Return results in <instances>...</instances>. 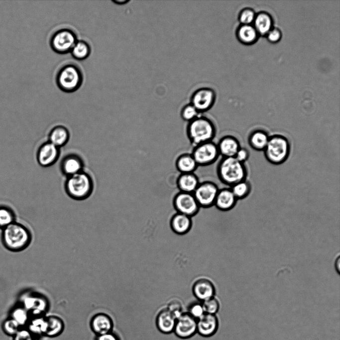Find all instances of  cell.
Returning <instances> with one entry per match:
<instances>
[{
    "mask_svg": "<svg viewBox=\"0 0 340 340\" xmlns=\"http://www.w3.org/2000/svg\"><path fill=\"white\" fill-rule=\"evenodd\" d=\"M1 240L8 250L18 252L25 249L31 243L32 236L24 225L15 221L2 229Z\"/></svg>",
    "mask_w": 340,
    "mask_h": 340,
    "instance_id": "1",
    "label": "cell"
},
{
    "mask_svg": "<svg viewBox=\"0 0 340 340\" xmlns=\"http://www.w3.org/2000/svg\"><path fill=\"white\" fill-rule=\"evenodd\" d=\"M186 132L193 147L200 144L213 141L216 133L214 123L209 118L199 115L188 122Z\"/></svg>",
    "mask_w": 340,
    "mask_h": 340,
    "instance_id": "2",
    "label": "cell"
},
{
    "mask_svg": "<svg viewBox=\"0 0 340 340\" xmlns=\"http://www.w3.org/2000/svg\"><path fill=\"white\" fill-rule=\"evenodd\" d=\"M217 173L221 182L229 187L245 180L247 175L244 163L234 157H222L217 165Z\"/></svg>",
    "mask_w": 340,
    "mask_h": 340,
    "instance_id": "3",
    "label": "cell"
},
{
    "mask_svg": "<svg viewBox=\"0 0 340 340\" xmlns=\"http://www.w3.org/2000/svg\"><path fill=\"white\" fill-rule=\"evenodd\" d=\"M93 188L91 177L83 171L68 177L65 183V190L72 198L81 200L87 198Z\"/></svg>",
    "mask_w": 340,
    "mask_h": 340,
    "instance_id": "4",
    "label": "cell"
},
{
    "mask_svg": "<svg viewBox=\"0 0 340 340\" xmlns=\"http://www.w3.org/2000/svg\"><path fill=\"white\" fill-rule=\"evenodd\" d=\"M290 151L288 139L280 134L269 137L267 144L263 150L266 159L273 164L283 163L288 158Z\"/></svg>",
    "mask_w": 340,
    "mask_h": 340,
    "instance_id": "5",
    "label": "cell"
},
{
    "mask_svg": "<svg viewBox=\"0 0 340 340\" xmlns=\"http://www.w3.org/2000/svg\"><path fill=\"white\" fill-rule=\"evenodd\" d=\"M82 75L79 69L75 65H67L62 68L57 76V82L63 91L72 92L79 87Z\"/></svg>",
    "mask_w": 340,
    "mask_h": 340,
    "instance_id": "6",
    "label": "cell"
},
{
    "mask_svg": "<svg viewBox=\"0 0 340 340\" xmlns=\"http://www.w3.org/2000/svg\"><path fill=\"white\" fill-rule=\"evenodd\" d=\"M191 154L198 166L210 165L215 163L220 156L217 145L213 141L194 147Z\"/></svg>",
    "mask_w": 340,
    "mask_h": 340,
    "instance_id": "7",
    "label": "cell"
},
{
    "mask_svg": "<svg viewBox=\"0 0 340 340\" xmlns=\"http://www.w3.org/2000/svg\"><path fill=\"white\" fill-rule=\"evenodd\" d=\"M48 304L47 299L38 293L28 292L21 296L20 305L28 311L30 316L44 315Z\"/></svg>",
    "mask_w": 340,
    "mask_h": 340,
    "instance_id": "8",
    "label": "cell"
},
{
    "mask_svg": "<svg viewBox=\"0 0 340 340\" xmlns=\"http://www.w3.org/2000/svg\"><path fill=\"white\" fill-rule=\"evenodd\" d=\"M219 190L215 183L205 181L200 182L193 195L201 208H209L214 206Z\"/></svg>",
    "mask_w": 340,
    "mask_h": 340,
    "instance_id": "9",
    "label": "cell"
},
{
    "mask_svg": "<svg viewBox=\"0 0 340 340\" xmlns=\"http://www.w3.org/2000/svg\"><path fill=\"white\" fill-rule=\"evenodd\" d=\"M173 206L177 213L190 217L197 214L200 208L193 194L182 192L174 196Z\"/></svg>",
    "mask_w": 340,
    "mask_h": 340,
    "instance_id": "10",
    "label": "cell"
},
{
    "mask_svg": "<svg viewBox=\"0 0 340 340\" xmlns=\"http://www.w3.org/2000/svg\"><path fill=\"white\" fill-rule=\"evenodd\" d=\"M216 100L215 91L209 88H202L196 90L191 97L192 104L201 113L209 110Z\"/></svg>",
    "mask_w": 340,
    "mask_h": 340,
    "instance_id": "11",
    "label": "cell"
},
{
    "mask_svg": "<svg viewBox=\"0 0 340 340\" xmlns=\"http://www.w3.org/2000/svg\"><path fill=\"white\" fill-rule=\"evenodd\" d=\"M76 42V37L73 32L67 29H63L57 31L52 36L51 44L55 51L64 53L71 51Z\"/></svg>",
    "mask_w": 340,
    "mask_h": 340,
    "instance_id": "12",
    "label": "cell"
},
{
    "mask_svg": "<svg viewBox=\"0 0 340 340\" xmlns=\"http://www.w3.org/2000/svg\"><path fill=\"white\" fill-rule=\"evenodd\" d=\"M197 319L188 312H184L176 319L173 332L180 338H190L197 333Z\"/></svg>",
    "mask_w": 340,
    "mask_h": 340,
    "instance_id": "13",
    "label": "cell"
},
{
    "mask_svg": "<svg viewBox=\"0 0 340 340\" xmlns=\"http://www.w3.org/2000/svg\"><path fill=\"white\" fill-rule=\"evenodd\" d=\"M59 148L49 141L42 144L37 154V159L40 165L49 166L54 164L59 157Z\"/></svg>",
    "mask_w": 340,
    "mask_h": 340,
    "instance_id": "14",
    "label": "cell"
},
{
    "mask_svg": "<svg viewBox=\"0 0 340 340\" xmlns=\"http://www.w3.org/2000/svg\"><path fill=\"white\" fill-rule=\"evenodd\" d=\"M219 327V320L216 315L205 313L197 320V332L204 337L214 335Z\"/></svg>",
    "mask_w": 340,
    "mask_h": 340,
    "instance_id": "15",
    "label": "cell"
},
{
    "mask_svg": "<svg viewBox=\"0 0 340 340\" xmlns=\"http://www.w3.org/2000/svg\"><path fill=\"white\" fill-rule=\"evenodd\" d=\"M90 326L93 332L99 336L111 332L113 328V322L107 314L99 313L92 318Z\"/></svg>",
    "mask_w": 340,
    "mask_h": 340,
    "instance_id": "16",
    "label": "cell"
},
{
    "mask_svg": "<svg viewBox=\"0 0 340 340\" xmlns=\"http://www.w3.org/2000/svg\"><path fill=\"white\" fill-rule=\"evenodd\" d=\"M237 201L230 188H222L218 191L214 206L220 211L228 212L234 207Z\"/></svg>",
    "mask_w": 340,
    "mask_h": 340,
    "instance_id": "17",
    "label": "cell"
},
{
    "mask_svg": "<svg viewBox=\"0 0 340 340\" xmlns=\"http://www.w3.org/2000/svg\"><path fill=\"white\" fill-rule=\"evenodd\" d=\"M196 298L200 302L214 297L215 289L212 283L208 279L201 278L197 280L192 288Z\"/></svg>",
    "mask_w": 340,
    "mask_h": 340,
    "instance_id": "18",
    "label": "cell"
},
{
    "mask_svg": "<svg viewBox=\"0 0 340 340\" xmlns=\"http://www.w3.org/2000/svg\"><path fill=\"white\" fill-rule=\"evenodd\" d=\"M217 145L220 155L222 157H234L241 147L237 139L229 135L223 136Z\"/></svg>",
    "mask_w": 340,
    "mask_h": 340,
    "instance_id": "19",
    "label": "cell"
},
{
    "mask_svg": "<svg viewBox=\"0 0 340 340\" xmlns=\"http://www.w3.org/2000/svg\"><path fill=\"white\" fill-rule=\"evenodd\" d=\"M176 319L166 308L162 309L156 318V325L160 332L170 334L174 331Z\"/></svg>",
    "mask_w": 340,
    "mask_h": 340,
    "instance_id": "20",
    "label": "cell"
},
{
    "mask_svg": "<svg viewBox=\"0 0 340 340\" xmlns=\"http://www.w3.org/2000/svg\"><path fill=\"white\" fill-rule=\"evenodd\" d=\"M83 162L81 158L75 154L66 156L62 160L61 168L63 173L68 177L83 171Z\"/></svg>",
    "mask_w": 340,
    "mask_h": 340,
    "instance_id": "21",
    "label": "cell"
},
{
    "mask_svg": "<svg viewBox=\"0 0 340 340\" xmlns=\"http://www.w3.org/2000/svg\"><path fill=\"white\" fill-rule=\"evenodd\" d=\"M200 183L199 178L194 173L180 174L177 180L179 192L193 194Z\"/></svg>",
    "mask_w": 340,
    "mask_h": 340,
    "instance_id": "22",
    "label": "cell"
},
{
    "mask_svg": "<svg viewBox=\"0 0 340 340\" xmlns=\"http://www.w3.org/2000/svg\"><path fill=\"white\" fill-rule=\"evenodd\" d=\"M191 217L179 213H175L170 220L172 230L177 234H184L190 229Z\"/></svg>",
    "mask_w": 340,
    "mask_h": 340,
    "instance_id": "23",
    "label": "cell"
},
{
    "mask_svg": "<svg viewBox=\"0 0 340 340\" xmlns=\"http://www.w3.org/2000/svg\"><path fill=\"white\" fill-rule=\"evenodd\" d=\"M175 166L180 174L194 173L198 167L191 153H183L177 157Z\"/></svg>",
    "mask_w": 340,
    "mask_h": 340,
    "instance_id": "24",
    "label": "cell"
},
{
    "mask_svg": "<svg viewBox=\"0 0 340 340\" xmlns=\"http://www.w3.org/2000/svg\"><path fill=\"white\" fill-rule=\"evenodd\" d=\"M26 328L34 337L45 335L47 329V321L45 315L30 316Z\"/></svg>",
    "mask_w": 340,
    "mask_h": 340,
    "instance_id": "25",
    "label": "cell"
},
{
    "mask_svg": "<svg viewBox=\"0 0 340 340\" xmlns=\"http://www.w3.org/2000/svg\"><path fill=\"white\" fill-rule=\"evenodd\" d=\"M269 137L264 130H255L249 134L248 143L252 148L258 151H263L267 144Z\"/></svg>",
    "mask_w": 340,
    "mask_h": 340,
    "instance_id": "26",
    "label": "cell"
},
{
    "mask_svg": "<svg viewBox=\"0 0 340 340\" xmlns=\"http://www.w3.org/2000/svg\"><path fill=\"white\" fill-rule=\"evenodd\" d=\"M69 138L68 129L61 125L54 127L49 134V141L59 148L67 143Z\"/></svg>",
    "mask_w": 340,
    "mask_h": 340,
    "instance_id": "27",
    "label": "cell"
},
{
    "mask_svg": "<svg viewBox=\"0 0 340 340\" xmlns=\"http://www.w3.org/2000/svg\"><path fill=\"white\" fill-rule=\"evenodd\" d=\"M47 329L45 336L54 337L59 335L63 331L64 324L63 320L57 316L46 317Z\"/></svg>",
    "mask_w": 340,
    "mask_h": 340,
    "instance_id": "28",
    "label": "cell"
},
{
    "mask_svg": "<svg viewBox=\"0 0 340 340\" xmlns=\"http://www.w3.org/2000/svg\"><path fill=\"white\" fill-rule=\"evenodd\" d=\"M10 318L14 320L21 328L27 325L30 315L21 305L13 307L10 313Z\"/></svg>",
    "mask_w": 340,
    "mask_h": 340,
    "instance_id": "29",
    "label": "cell"
},
{
    "mask_svg": "<svg viewBox=\"0 0 340 340\" xmlns=\"http://www.w3.org/2000/svg\"><path fill=\"white\" fill-rule=\"evenodd\" d=\"M230 188L237 200L245 198L250 191V184L245 180L235 184Z\"/></svg>",
    "mask_w": 340,
    "mask_h": 340,
    "instance_id": "30",
    "label": "cell"
},
{
    "mask_svg": "<svg viewBox=\"0 0 340 340\" xmlns=\"http://www.w3.org/2000/svg\"><path fill=\"white\" fill-rule=\"evenodd\" d=\"M71 52L74 57L78 59H84L90 54V48L88 44L84 41H77Z\"/></svg>",
    "mask_w": 340,
    "mask_h": 340,
    "instance_id": "31",
    "label": "cell"
},
{
    "mask_svg": "<svg viewBox=\"0 0 340 340\" xmlns=\"http://www.w3.org/2000/svg\"><path fill=\"white\" fill-rule=\"evenodd\" d=\"M272 25L270 17L265 13L258 15L255 21L257 30L261 34H265L270 30Z\"/></svg>",
    "mask_w": 340,
    "mask_h": 340,
    "instance_id": "32",
    "label": "cell"
},
{
    "mask_svg": "<svg viewBox=\"0 0 340 340\" xmlns=\"http://www.w3.org/2000/svg\"><path fill=\"white\" fill-rule=\"evenodd\" d=\"M238 36L242 42L250 43L256 39V31L255 29L250 25H243L238 30Z\"/></svg>",
    "mask_w": 340,
    "mask_h": 340,
    "instance_id": "33",
    "label": "cell"
},
{
    "mask_svg": "<svg viewBox=\"0 0 340 340\" xmlns=\"http://www.w3.org/2000/svg\"><path fill=\"white\" fill-rule=\"evenodd\" d=\"M15 222L13 211L6 207H0V228L2 229Z\"/></svg>",
    "mask_w": 340,
    "mask_h": 340,
    "instance_id": "34",
    "label": "cell"
},
{
    "mask_svg": "<svg viewBox=\"0 0 340 340\" xmlns=\"http://www.w3.org/2000/svg\"><path fill=\"white\" fill-rule=\"evenodd\" d=\"M1 328L3 332L10 337L14 336L21 328L16 321L10 317L3 322Z\"/></svg>",
    "mask_w": 340,
    "mask_h": 340,
    "instance_id": "35",
    "label": "cell"
},
{
    "mask_svg": "<svg viewBox=\"0 0 340 340\" xmlns=\"http://www.w3.org/2000/svg\"><path fill=\"white\" fill-rule=\"evenodd\" d=\"M200 115L201 113L191 104L185 106L181 112L182 118L184 121L188 122L194 120Z\"/></svg>",
    "mask_w": 340,
    "mask_h": 340,
    "instance_id": "36",
    "label": "cell"
},
{
    "mask_svg": "<svg viewBox=\"0 0 340 340\" xmlns=\"http://www.w3.org/2000/svg\"><path fill=\"white\" fill-rule=\"evenodd\" d=\"M202 303L206 313L216 315L220 308L219 302L214 297L202 302Z\"/></svg>",
    "mask_w": 340,
    "mask_h": 340,
    "instance_id": "37",
    "label": "cell"
},
{
    "mask_svg": "<svg viewBox=\"0 0 340 340\" xmlns=\"http://www.w3.org/2000/svg\"><path fill=\"white\" fill-rule=\"evenodd\" d=\"M166 308L176 319L184 313L183 304L177 299H173L169 301Z\"/></svg>",
    "mask_w": 340,
    "mask_h": 340,
    "instance_id": "38",
    "label": "cell"
},
{
    "mask_svg": "<svg viewBox=\"0 0 340 340\" xmlns=\"http://www.w3.org/2000/svg\"><path fill=\"white\" fill-rule=\"evenodd\" d=\"M188 312L193 317L198 320L205 313L202 302L197 301L188 307Z\"/></svg>",
    "mask_w": 340,
    "mask_h": 340,
    "instance_id": "39",
    "label": "cell"
},
{
    "mask_svg": "<svg viewBox=\"0 0 340 340\" xmlns=\"http://www.w3.org/2000/svg\"><path fill=\"white\" fill-rule=\"evenodd\" d=\"M13 340H35L34 337L26 329L21 328L13 337Z\"/></svg>",
    "mask_w": 340,
    "mask_h": 340,
    "instance_id": "40",
    "label": "cell"
},
{
    "mask_svg": "<svg viewBox=\"0 0 340 340\" xmlns=\"http://www.w3.org/2000/svg\"><path fill=\"white\" fill-rule=\"evenodd\" d=\"M254 18V12L250 10H246L241 13L240 16V20L242 23L247 25L251 22Z\"/></svg>",
    "mask_w": 340,
    "mask_h": 340,
    "instance_id": "41",
    "label": "cell"
},
{
    "mask_svg": "<svg viewBox=\"0 0 340 340\" xmlns=\"http://www.w3.org/2000/svg\"><path fill=\"white\" fill-rule=\"evenodd\" d=\"M248 150L245 148L240 147L236 152L234 157L239 162L244 163L248 159Z\"/></svg>",
    "mask_w": 340,
    "mask_h": 340,
    "instance_id": "42",
    "label": "cell"
},
{
    "mask_svg": "<svg viewBox=\"0 0 340 340\" xmlns=\"http://www.w3.org/2000/svg\"><path fill=\"white\" fill-rule=\"evenodd\" d=\"M96 340H119L118 337L112 332L97 336Z\"/></svg>",
    "mask_w": 340,
    "mask_h": 340,
    "instance_id": "43",
    "label": "cell"
},
{
    "mask_svg": "<svg viewBox=\"0 0 340 340\" xmlns=\"http://www.w3.org/2000/svg\"><path fill=\"white\" fill-rule=\"evenodd\" d=\"M281 35L279 31L273 30L269 32L268 37L269 40L272 42H276L280 38Z\"/></svg>",
    "mask_w": 340,
    "mask_h": 340,
    "instance_id": "44",
    "label": "cell"
},
{
    "mask_svg": "<svg viewBox=\"0 0 340 340\" xmlns=\"http://www.w3.org/2000/svg\"><path fill=\"white\" fill-rule=\"evenodd\" d=\"M335 267L336 268V270L337 272L340 274V255H339L337 258H336L335 262Z\"/></svg>",
    "mask_w": 340,
    "mask_h": 340,
    "instance_id": "45",
    "label": "cell"
}]
</instances>
